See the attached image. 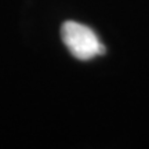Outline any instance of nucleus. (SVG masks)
I'll list each match as a JSON object with an SVG mask.
<instances>
[{
  "label": "nucleus",
  "mask_w": 149,
  "mask_h": 149,
  "mask_svg": "<svg viewBox=\"0 0 149 149\" xmlns=\"http://www.w3.org/2000/svg\"><path fill=\"white\" fill-rule=\"evenodd\" d=\"M61 36L66 48L77 59L87 61L105 53V48L95 33L79 22H65L61 28Z\"/></svg>",
  "instance_id": "f257e3e1"
}]
</instances>
